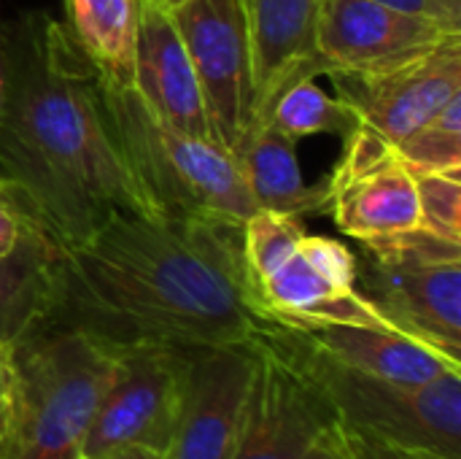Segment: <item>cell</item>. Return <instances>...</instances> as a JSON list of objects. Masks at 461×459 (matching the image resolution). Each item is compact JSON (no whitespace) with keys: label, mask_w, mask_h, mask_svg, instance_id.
<instances>
[{"label":"cell","mask_w":461,"mask_h":459,"mask_svg":"<svg viewBox=\"0 0 461 459\" xmlns=\"http://www.w3.org/2000/svg\"><path fill=\"white\" fill-rule=\"evenodd\" d=\"M14 403V365H11V346H0V444L8 430Z\"/></svg>","instance_id":"28"},{"label":"cell","mask_w":461,"mask_h":459,"mask_svg":"<svg viewBox=\"0 0 461 459\" xmlns=\"http://www.w3.org/2000/svg\"><path fill=\"white\" fill-rule=\"evenodd\" d=\"M303 459H346L343 457V449H340V441H338V425H335V430L324 441H319Z\"/></svg>","instance_id":"29"},{"label":"cell","mask_w":461,"mask_h":459,"mask_svg":"<svg viewBox=\"0 0 461 459\" xmlns=\"http://www.w3.org/2000/svg\"><path fill=\"white\" fill-rule=\"evenodd\" d=\"M170 19L197 73L213 138L235 154L254 100L246 0H184Z\"/></svg>","instance_id":"7"},{"label":"cell","mask_w":461,"mask_h":459,"mask_svg":"<svg viewBox=\"0 0 461 459\" xmlns=\"http://www.w3.org/2000/svg\"><path fill=\"white\" fill-rule=\"evenodd\" d=\"M335 81L359 122L397 146L461 95V35L443 38L427 54L397 68L370 76H340Z\"/></svg>","instance_id":"12"},{"label":"cell","mask_w":461,"mask_h":459,"mask_svg":"<svg viewBox=\"0 0 461 459\" xmlns=\"http://www.w3.org/2000/svg\"><path fill=\"white\" fill-rule=\"evenodd\" d=\"M413 179L421 227L461 243V173H421Z\"/></svg>","instance_id":"22"},{"label":"cell","mask_w":461,"mask_h":459,"mask_svg":"<svg viewBox=\"0 0 461 459\" xmlns=\"http://www.w3.org/2000/svg\"><path fill=\"white\" fill-rule=\"evenodd\" d=\"M259 335L321 395L343 427L394 446L461 459V373L405 387L335 360L294 327L265 322Z\"/></svg>","instance_id":"4"},{"label":"cell","mask_w":461,"mask_h":459,"mask_svg":"<svg viewBox=\"0 0 461 459\" xmlns=\"http://www.w3.org/2000/svg\"><path fill=\"white\" fill-rule=\"evenodd\" d=\"M103 459H162L159 452H151V449H143V446H130V449H119L113 454Z\"/></svg>","instance_id":"30"},{"label":"cell","mask_w":461,"mask_h":459,"mask_svg":"<svg viewBox=\"0 0 461 459\" xmlns=\"http://www.w3.org/2000/svg\"><path fill=\"white\" fill-rule=\"evenodd\" d=\"M265 322L243 260V225L119 214L59 249L41 325L78 330L119 354L246 344Z\"/></svg>","instance_id":"1"},{"label":"cell","mask_w":461,"mask_h":459,"mask_svg":"<svg viewBox=\"0 0 461 459\" xmlns=\"http://www.w3.org/2000/svg\"><path fill=\"white\" fill-rule=\"evenodd\" d=\"M0 176L62 249L119 214H159L135 179L108 116L100 76L65 22H14V73L0 119Z\"/></svg>","instance_id":"2"},{"label":"cell","mask_w":461,"mask_h":459,"mask_svg":"<svg viewBox=\"0 0 461 459\" xmlns=\"http://www.w3.org/2000/svg\"><path fill=\"white\" fill-rule=\"evenodd\" d=\"M330 211L335 225L357 241L421 227L416 179L397 154L338 187L330 195Z\"/></svg>","instance_id":"17"},{"label":"cell","mask_w":461,"mask_h":459,"mask_svg":"<svg viewBox=\"0 0 461 459\" xmlns=\"http://www.w3.org/2000/svg\"><path fill=\"white\" fill-rule=\"evenodd\" d=\"M294 330L335 360L394 384L421 387L446 373H461L459 360L400 330L365 325H313Z\"/></svg>","instance_id":"15"},{"label":"cell","mask_w":461,"mask_h":459,"mask_svg":"<svg viewBox=\"0 0 461 459\" xmlns=\"http://www.w3.org/2000/svg\"><path fill=\"white\" fill-rule=\"evenodd\" d=\"M32 225L35 222L19 187L0 176V257L8 254Z\"/></svg>","instance_id":"25"},{"label":"cell","mask_w":461,"mask_h":459,"mask_svg":"<svg viewBox=\"0 0 461 459\" xmlns=\"http://www.w3.org/2000/svg\"><path fill=\"white\" fill-rule=\"evenodd\" d=\"M394 151L413 176L461 173V95L400 141Z\"/></svg>","instance_id":"21"},{"label":"cell","mask_w":461,"mask_h":459,"mask_svg":"<svg viewBox=\"0 0 461 459\" xmlns=\"http://www.w3.org/2000/svg\"><path fill=\"white\" fill-rule=\"evenodd\" d=\"M257 376V338L184 352L176 425L162 459H230Z\"/></svg>","instance_id":"8"},{"label":"cell","mask_w":461,"mask_h":459,"mask_svg":"<svg viewBox=\"0 0 461 459\" xmlns=\"http://www.w3.org/2000/svg\"><path fill=\"white\" fill-rule=\"evenodd\" d=\"M338 441H340V449H343L346 459H446L440 454H432V452L386 444V441L373 438L367 433L343 427L340 422H338Z\"/></svg>","instance_id":"24"},{"label":"cell","mask_w":461,"mask_h":459,"mask_svg":"<svg viewBox=\"0 0 461 459\" xmlns=\"http://www.w3.org/2000/svg\"><path fill=\"white\" fill-rule=\"evenodd\" d=\"M11 365L14 403L0 459H78L119 354L78 330L38 325L11 346Z\"/></svg>","instance_id":"3"},{"label":"cell","mask_w":461,"mask_h":459,"mask_svg":"<svg viewBox=\"0 0 461 459\" xmlns=\"http://www.w3.org/2000/svg\"><path fill=\"white\" fill-rule=\"evenodd\" d=\"M132 89L173 130L213 138L197 73L170 11L159 0H140Z\"/></svg>","instance_id":"13"},{"label":"cell","mask_w":461,"mask_h":459,"mask_svg":"<svg viewBox=\"0 0 461 459\" xmlns=\"http://www.w3.org/2000/svg\"><path fill=\"white\" fill-rule=\"evenodd\" d=\"M265 122L278 133L300 141L308 135H340L346 138L357 124L359 116L348 100L327 95L313 76L297 78L289 84L270 106ZM262 124V122H259Z\"/></svg>","instance_id":"20"},{"label":"cell","mask_w":461,"mask_h":459,"mask_svg":"<svg viewBox=\"0 0 461 459\" xmlns=\"http://www.w3.org/2000/svg\"><path fill=\"white\" fill-rule=\"evenodd\" d=\"M448 35L461 32L375 0H321L316 51L332 78L370 76L427 54Z\"/></svg>","instance_id":"10"},{"label":"cell","mask_w":461,"mask_h":459,"mask_svg":"<svg viewBox=\"0 0 461 459\" xmlns=\"http://www.w3.org/2000/svg\"><path fill=\"white\" fill-rule=\"evenodd\" d=\"M116 141L159 214L243 225L257 203L238 160L213 138L173 130L157 119L132 87L100 78Z\"/></svg>","instance_id":"5"},{"label":"cell","mask_w":461,"mask_h":459,"mask_svg":"<svg viewBox=\"0 0 461 459\" xmlns=\"http://www.w3.org/2000/svg\"><path fill=\"white\" fill-rule=\"evenodd\" d=\"M359 246L357 289L400 333L461 363V243L413 227Z\"/></svg>","instance_id":"6"},{"label":"cell","mask_w":461,"mask_h":459,"mask_svg":"<svg viewBox=\"0 0 461 459\" xmlns=\"http://www.w3.org/2000/svg\"><path fill=\"white\" fill-rule=\"evenodd\" d=\"M305 260L311 268L332 287L340 292L357 289V252L348 249L346 243L327 238V235H303L300 243Z\"/></svg>","instance_id":"23"},{"label":"cell","mask_w":461,"mask_h":459,"mask_svg":"<svg viewBox=\"0 0 461 459\" xmlns=\"http://www.w3.org/2000/svg\"><path fill=\"white\" fill-rule=\"evenodd\" d=\"M184 352H119V371L86 427L78 459H103L130 446L159 454L167 449L181 403Z\"/></svg>","instance_id":"9"},{"label":"cell","mask_w":461,"mask_h":459,"mask_svg":"<svg viewBox=\"0 0 461 459\" xmlns=\"http://www.w3.org/2000/svg\"><path fill=\"white\" fill-rule=\"evenodd\" d=\"M319 8L321 0H246L254 84L249 127L265 122L273 100L297 78L327 76L316 51Z\"/></svg>","instance_id":"14"},{"label":"cell","mask_w":461,"mask_h":459,"mask_svg":"<svg viewBox=\"0 0 461 459\" xmlns=\"http://www.w3.org/2000/svg\"><path fill=\"white\" fill-rule=\"evenodd\" d=\"M59 243L38 225L0 257V346H14L38 327L54 298Z\"/></svg>","instance_id":"18"},{"label":"cell","mask_w":461,"mask_h":459,"mask_svg":"<svg viewBox=\"0 0 461 459\" xmlns=\"http://www.w3.org/2000/svg\"><path fill=\"white\" fill-rule=\"evenodd\" d=\"M159 3H162V5H165L167 11H170V8H176V5H181L184 0H159Z\"/></svg>","instance_id":"31"},{"label":"cell","mask_w":461,"mask_h":459,"mask_svg":"<svg viewBox=\"0 0 461 459\" xmlns=\"http://www.w3.org/2000/svg\"><path fill=\"white\" fill-rule=\"evenodd\" d=\"M235 160L257 208L297 219L330 211L327 179L308 184L300 170L297 141L278 133L267 122L249 127Z\"/></svg>","instance_id":"16"},{"label":"cell","mask_w":461,"mask_h":459,"mask_svg":"<svg viewBox=\"0 0 461 459\" xmlns=\"http://www.w3.org/2000/svg\"><path fill=\"white\" fill-rule=\"evenodd\" d=\"M14 73V22H0V119L11 92Z\"/></svg>","instance_id":"27"},{"label":"cell","mask_w":461,"mask_h":459,"mask_svg":"<svg viewBox=\"0 0 461 459\" xmlns=\"http://www.w3.org/2000/svg\"><path fill=\"white\" fill-rule=\"evenodd\" d=\"M65 27L100 78L132 87L140 0H65Z\"/></svg>","instance_id":"19"},{"label":"cell","mask_w":461,"mask_h":459,"mask_svg":"<svg viewBox=\"0 0 461 459\" xmlns=\"http://www.w3.org/2000/svg\"><path fill=\"white\" fill-rule=\"evenodd\" d=\"M335 425L321 395L257 335V376L230 459H303Z\"/></svg>","instance_id":"11"},{"label":"cell","mask_w":461,"mask_h":459,"mask_svg":"<svg viewBox=\"0 0 461 459\" xmlns=\"http://www.w3.org/2000/svg\"><path fill=\"white\" fill-rule=\"evenodd\" d=\"M375 3L405 14H421L438 22L448 32H461V0H375Z\"/></svg>","instance_id":"26"}]
</instances>
